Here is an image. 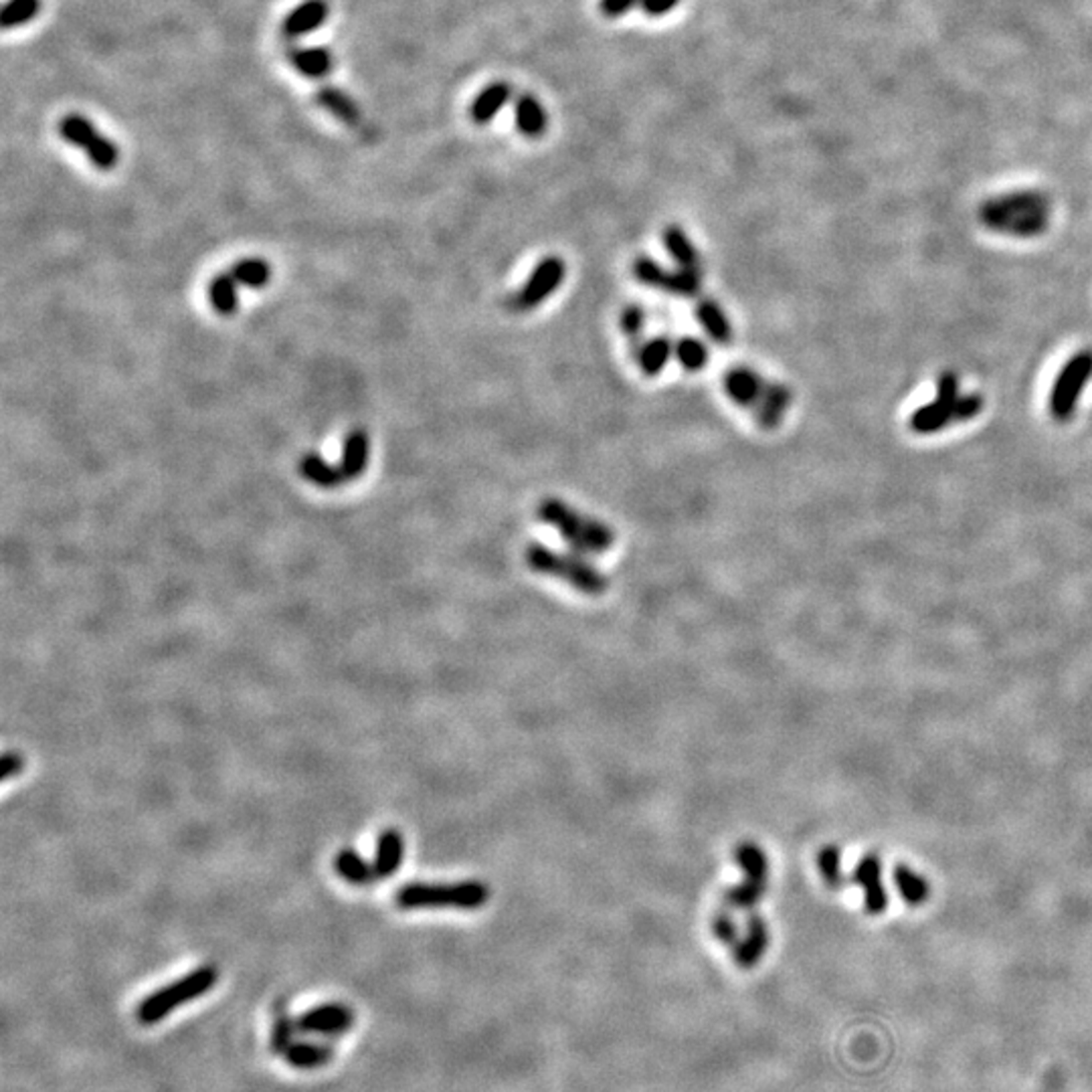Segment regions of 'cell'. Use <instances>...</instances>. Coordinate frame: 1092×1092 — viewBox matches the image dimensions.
<instances>
[{
  "mask_svg": "<svg viewBox=\"0 0 1092 1092\" xmlns=\"http://www.w3.org/2000/svg\"><path fill=\"white\" fill-rule=\"evenodd\" d=\"M768 943H770V935L764 919L757 913L749 915L745 935L735 947V963L741 970L757 968L768 949Z\"/></svg>",
  "mask_w": 1092,
  "mask_h": 1092,
  "instance_id": "e0dca14e",
  "label": "cell"
},
{
  "mask_svg": "<svg viewBox=\"0 0 1092 1092\" xmlns=\"http://www.w3.org/2000/svg\"><path fill=\"white\" fill-rule=\"evenodd\" d=\"M284 1058L298 1070H316L327 1066L334 1058V1050L330 1044L323 1042H294Z\"/></svg>",
  "mask_w": 1092,
  "mask_h": 1092,
  "instance_id": "4316f807",
  "label": "cell"
},
{
  "mask_svg": "<svg viewBox=\"0 0 1092 1092\" xmlns=\"http://www.w3.org/2000/svg\"><path fill=\"white\" fill-rule=\"evenodd\" d=\"M766 384L768 380L761 372H757L753 366H747V364L733 366L723 376V387H725V393L731 397V401L751 411L759 405Z\"/></svg>",
  "mask_w": 1092,
  "mask_h": 1092,
  "instance_id": "4fadbf2b",
  "label": "cell"
},
{
  "mask_svg": "<svg viewBox=\"0 0 1092 1092\" xmlns=\"http://www.w3.org/2000/svg\"><path fill=\"white\" fill-rule=\"evenodd\" d=\"M366 462H368V437L362 429H354L344 439L342 460L338 464L344 484L358 478L364 472Z\"/></svg>",
  "mask_w": 1092,
  "mask_h": 1092,
  "instance_id": "d4e9b609",
  "label": "cell"
},
{
  "mask_svg": "<svg viewBox=\"0 0 1092 1092\" xmlns=\"http://www.w3.org/2000/svg\"><path fill=\"white\" fill-rule=\"evenodd\" d=\"M674 356L686 370H700L709 362V346L696 336H682L674 342Z\"/></svg>",
  "mask_w": 1092,
  "mask_h": 1092,
  "instance_id": "e575fe53",
  "label": "cell"
},
{
  "mask_svg": "<svg viewBox=\"0 0 1092 1092\" xmlns=\"http://www.w3.org/2000/svg\"><path fill=\"white\" fill-rule=\"evenodd\" d=\"M512 98V88L510 84L506 82H494L490 84L488 88H484L476 100L472 102L470 106V117L474 123L478 125H484V123H490L498 111L510 102Z\"/></svg>",
  "mask_w": 1092,
  "mask_h": 1092,
  "instance_id": "603a6c76",
  "label": "cell"
},
{
  "mask_svg": "<svg viewBox=\"0 0 1092 1092\" xmlns=\"http://www.w3.org/2000/svg\"><path fill=\"white\" fill-rule=\"evenodd\" d=\"M564 278H566V264L562 262V257L558 255L543 257L539 266L531 272L529 280L523 284V288L508 298V308L519 314L537 310L562 286Z\"/></svg>",
  "mask_w": 1092,
  "mask_h": 1092,
  "instance_id": "9c48e42d",
  "label": "cell"
},
{
  "mask_svg": "<svg viewBox=\"0 0 1092 1092\" xmlns=\"http://www.w3.org/2000/svg\"><path fill=\"white\" fill-rule=\"evenodd\" d=\"M793 399H795V395H793L791 387H787L785 382L768 380L759 405L753 409L757 425L764 431L777 429L781 425L785 413L793 405Z\"/></svg>",
  "mask_w": 1092,
  "mask_h": 1092,
  "instance_id": "9a60e30c",
  "label": "cell"
},
{
  "mask_svg": "<svg viewBox=\"0 0 1092 1092\" xmlns=\"http://www.w3.org/2000/svg\"><path fill=\"white\" fill-rule=\"evenodd\" d=\"M300 474H302L304 480H308V482H312L320 488H336V486L344 484V480L340 476V470H338V464L330 466L316 454H308L300 462Z\"/></svg>",
  "mask_w": 1092,
  "mask_h": 1092,
  "instance_id": "f1b7e54d",
  "label": "cell"
},
{
  "mask_svg": "<svg viewBox=\"0 0 1092 1092\" xmlns=\"http://www.w3.org/2000/svg\"><path fill=\"white\" fill-rule=\"evenodd\" d=\"M646 320H648V314L639 304H631L621 312V330L629 340V344H633V354L637 352L641 342L646 340L644 338Z\"/></svg>",
  "mask_w": 1092,
  "mask_h": 1092,
  "instance_id": "8d00e7d4",
  "label": "cell"
},
{
  "mask_svg": "<svg viewBox=\"0 0 1092 1092\" xmlns=\"http://www.w3.org/2000/svg\"><path fill=\"white\" fill-rule=\"evenodd\" d=\"M296 1030H298V1021L286 1011L284 1001H278L274 1005V1021H272V1036H270L272 1052L278 1056H284L288 1048L294 1044Z\"/></svg>",
  "mask_w": 1092,
  "mask_h": 1092,
  "instance_id": "f546056e",
  "label": "cell"
},
{
  "mask_svg": "<svg viewBox=\"0 0 1092 1092\" xmlns=\"http://www.w3.org/2000/svg\"><path fill=\"white\" fill-rule=\"evenodd\" d=\"M405 842L397 829H384L376 842V856L372 862L376 878H391L403 864Z\"/></svg>",
  "mask_w": 1092,
  "mask_h": 1092,
  "instance_id": "44dd1931",
  "label": "cell"
},
{
  "mask_svg": "<svg viewBox=\"0 0 1092 1092\" xmlns=\"http://www.w3.org/2000/svg\"><path fill=\"white\" fill-rule=\"evenodd\" d=\"M1090 378H1092V350H1080L1064 364L1050 393V415L1058 423H1066L1072 419L1078 397Z\"/></svg>",
  "mask_w": 1092,
  "mask_h": 1092,
  "instance_id": "ba28073f",
  "label": "cell"
},
{
  "mask_svg": "<svg viewBox=\"0 0 1092 1092\" xmlns=\"http://www.w3.org/2000/svg\"><path fill=\"white\" fill-rule=\"evenodd\" d=\"M662 241L666 251L676 262V268L688 270V272H702L700 251L696 249V245L680 225H668L662 233Z\"/></svg>",
  "mask_w": 1092,
  "mask_h": 1092,
  "instance_id": "7402d4cb",
  "label": "cell"
},
{
  "mask_svg": "<svg viewBox=\"0 0 1092 1092\" xmlns=\"http://www.w3.org/2000/svg\"><path fill=\"white\" fill-rule=\"evenodd\" d=\"M894 884H896L898 892H901L903 901L909 903L911 907H919V905L929 901V896H931L929 880L925 876H921L919 872H915L907 864H896L894 866Z\"/></svg>",
  "mask_w": 1092,
  "mask_h": 1092,
  "instance_id": "83f0119b",
  "label": "cell"
},
{
  "mask_svg": "<svg viewBox=\"0 0 1092 1092\" xmlns=\"http://www.w3.org/2000/svg\"><path fill=\"white\" fill-rule=\"evenodd\" d=\"M59 136L72 146L86 152L98 170H113L119 160L115 142L106 138L98 127L82 113H68L59 119Z\"/></svg>",
  "mask_w": 1092,
  "mask_h": 1092,
  "instance_id": "52a82bcc",
  "label": "cell"
},
{
  "mask_svg": "<svg viewBox=\"0 0 1092 1092\" xmlns=\"http://www.w3.org/2000/svg\"><path fill=\"white\" fill-rule=\"evenodd\" d=\"M982 223L1011 237H1036L1050 223V201L1042 192L1019 190L985 201L980 211Z\"/></svg>",
  "mask_w": 1092,
  "mask_h": 1092,
  "instance_id": "6da1fadb",
  "label": "cell"
},
{
  "mask_svg": "<svg viewBox=\"0 0 1092 1092\" xmlns=\"http://www.w3.org/2000/svg\"><path fill=\"white\" fill-rule=\"evenodd\" d=\"M852 880L864 890L868 915H882L888 907V894L882 882V862L876 854H866L854 868Z\"/></svg>",
  "mask_w": 1092,
  "mask_h": 1092,
  "instance_id": "5bb4252c",
  "label": "cell"
},
{
  "mask_svg": "<svg viewBox=\"0 0 1092 1092\" xmlns=\"http://www.w3.org/2000/svg\"><path fill=\"white\" fill-rule=\"evenodd\" d=\"M633 276L639 284L680 298H694L702 288V272L668 270L646 255H639L633 262Z\"/></svg>",
  "mask_w": 1092,
  "mask_h": 1092,
  "instance_id": "8fae6325",
  "label": "cell"
},
{
  "mask_svg": "<svg viewBox=\"0 0 1092 1092\" xmlns=\"http://www.w3.org/2000/svg\"><path fill=\"white\" fill-rule=\"evenodd\" d=\"M296 1021H298V1032H302V1034H316V1036L334 1038V1036H342L350 1030L352 1023H354V1013L348 1005L338 1003V1001H330V1003L316 1005V1007L304 1011Z\"/></svg>",
  "mask_w": 1092,
  "mask_h": 1092,
  "instance_id": "7c38bea8",
  "label": "cell"
},
{
  "mask_svg": "<svg viewBox=\"0 0 1092 1092\" xmlns=\"http://www.w3.org/2000/svg\"><path fill=\"white\" fill-rule=\"evenodd\" d=\"M41 9H43L41 0H7V5L3 7V15H0L3 29L9 31V29H17L31 23L41 13Z\"/></svg>",
  "mask_w": 1092,
  "mask_h": 1092,
  "instance_id": "d590c367",
  "label": "cell"
},
{
  "mask_svg": "<svg viewBox=\"0 0 1092 1092\" xmlns=\"http://www.w3.org/2000/svg\"><path fill=\"white\" fill-rule=\"evenodd\" d=\"M711 929H713L715 937H717L723 945H727V947H737L739 941H741L739 927H737L733 915L727 913V911H721V913H717V915L713 917Z\"/></svg>",
  "mask_w": 1092,
  "mask_h": 1092,
  "instance_id": "74e56055",
  "label": "cell"
},
{
  "mask_svg": "<svg viewBox=\"0 0 1092 1092\" xmlns=\"http://www.w3.org/2000/svg\"><path fill=\"white\" fill-rule=\"evenodd\" d=\"M633 356L641 372L646 376H658L674 356V342L668 336H654L641 342Z\"/></svg>",
  "mask_w": 1092,
  "mask_h": 1092,
  "instance_id": "484cf974",
  "label": "cell"
},
{
  "mask_svg": "<svg viewBox=\"0 0 1092 1092\" xmlns=\"http://www.w3.org/2000/svg\"><path fill=\"white\" fill-rule=\"evenodd\" d=\"M334 868L350 884H368V882L376 880L374 868L360 854H356L354 850H348V848L336 854Z\"/></svg>",
  "mask_w": 1092,
  "mask_h": 1092,
  "instance_id": "1f68e13d",
  "label": "cell"
},
{
  "mask_svg": "<svg viewBox=\"0 0 1092 1092\" xmlns=\"http://www.w3.org/2000/svg\"><path fill=\"white\" fill-rule=\"evenodd\" d=\"M527 562L535 572L554 576L585 595H603L609 587L607 576L585 558L556 552L539 543L527 548Z\"/></svg>",
  "mask_w": 1092,
  "mask_h": 1092,
  "instance_id": "277c9868",
  "label": "cell"
},
{
  "mask_svg": "<svg viewBox=\"0 0 1092 1092\" xmlns=\"http://www.w3.org/2000/svg\"><path fill=\"white\" fill-rule=\"evenodd\" d=\"M537 514L539 521L552 527L576 554H603L615 543V533L605 523L558 498H545L539 504Z\"/></svg>",
  "mask_w": 1092,
  "mask_h": 1092,
  "instance_id": "7a4b0ae2",
  "label": "cell"
},
{
  "mask_svg": "<svg viewBox=\"0 0 1092 1092\" xmlns=\"http://www.w3.org/2000/svg\"><path fill=\"white\" fill-rule=\"evenodd\" d=\"M229 272L233 274L237 284L247 288H264L272 278L270 264L266 260H260V257H247V260H241Z\"/></svg>",
  "mask_w": 1092,
  "mask_h": 1092,
  "instance_id": "d6a6232c",
  "label": "cell"
},
{
  "mask_svg": "<svg viewBox=\"0 0 1092 1092\" xmlns=\"http://www.w3.org/2000/svg\"><path fill=\"white\" fill-rule=\"evenodd\" d=\"M213 310L221 316H231L237 310V282L231 272L219 274L207 288Z\"/></svg>",
  "mask_w": 1092,
  "mask_h": 1092,
  "instance_id": "4dcf8cb0",
  "label": "cell"
},
{
  "mask_svg": "<svg viewBox=\"0 0 1092 1092\" xmlns=\"http://www.w3.org/2000/svg\"><path fill=\"white\" fill-rule=\"evenodd\" d=\"M23 766H25V761H23V757H21L19 753H7V755L3 757V768H0V777H3V779H11V777H15V775L21 773Z\"/></svg>",
  "mask_w": 1092,
  "mask_h": 1092,
  "instance_id": "60d3db41",
  "label": "cell"
},
{
  "mask_svg": "<svg viewBox=\"0 0 1092 1092\" xmlns=\"http://www.w3.org/2000/svg\"><path fill=\"white\" fill-rule=\"evenodd\" d=\"M680 5V0H639V9L648 17H664Z\"/></svg>",
  "mask_w": 1092,
  "mask_h": 1092,
  "instance_id": "f35d334b",
  "label": "cell"
},
{
  "mask_svg": "<svg viewBox=\"0 0 1092 1092\" xmlns=\"http://www.w3.org/2000/svg\"><path fill=\"white\" fill-rule=\"evenodd\" d=\"M514 123L527 138H541L546 132L548 117L541 100L533 94H521L514 104Z\"/></svg>",
  "mask_w": 1092,
  "mask_h": 1092,
  "instance_id": "ffe728a7",
  "label": "cell"
},
{
  "mask_svg": "<svg viewBox=\"0 0 1092 1092\" xmlns=\"http://www.w3.org/2000/svg\"><path fill=\"white\" fill-rule=\"evenodd\" d=\"M961 395H959V378L953 372H945L939 378L937 397L917 409L911 417V429L921 435L937 433L945 429L951 423H961Z\"/></svg>",
  "mask_w": 1092,
  "mask_h": 1092,
  "instance_id": "30bf717a",
  "label": "cell"
},
{
  "mask_svg": "<svg viewBox=\"0 0 1092 1092\" xmlns=\"http://www.w3.org/2000/svg\"><path fill=\"white\" fill-rule=\"evenodd\" d=\"M735 860L743 870V882L725 892L723 903L733 911H753L768 888V860L764 850L755 842L739 844Z\"/></svg>",
  "mask_w": 1092,
  "mask_h": 1092,
  "instance_id": "8992f818",
  "label": "cell"
},
{
  "mask_svg": "<svg viewBox=\"0 0 1092 1092\" xmlns=\"http://www.w3.org/2000/svg\"><path fill=\"white\" fill-rule=\"evenodd\" d=\"M395 901L401 909H458L478 911L490 901V886L480 880L462 882H411L399 888Z\"/></svg>",
  "mask_w": 1092,
  "mask_h": 1092,
  "instance_id": "3957f363",
  "label": "cell"
},
{
  "mask_svg": "<svg viewBox=\"0 0 1092 1092\" xmlns=\"http://www.w3.org/2000/svg\"><path fill=\"white\" fill-rule=\"evenodd\" d=\"M290 66L308 80H325L334 68V57L327 47H288Z\"/></svg>",
  "mask_w": 1092,
  "mask_h": 1092,
  "instance_id": "ac0fdd59",
  "label": "cell"
},
{
  "mask_svg": "<svg viewBox=\"0 0 1092 1092\" xmlns=\"http://www.w3.org/2000/svg\"><path fill=\"white\" fill-rule=\"evenodd\" d=\"M635 5H639V0H601L599 9L607 19H619L625 13H629Z\"/></svg>",
  "mask_w": 1092,
  "mask_h": 1092,
  "instance_id": "ab89813d",
  "label": "cell"
},
{
  "mask_svg": "<svg viewBox=\"0 0 1092 1092\" xmlns=\"http://www.w3.org/2000/svg\"><path fill=\"white\" fill-rule=\"evenodd\" d=\"M316 104L327 109L328 113H332L338 121L346 123V125H356L360 121V108L358 104L342 90L334 88V86H325L320 88L314 96Z\"/></svg>",
  "mask_w": 1092,
  "mask_h": 1092,
  "instance_id": "cb8c5ba5",
  "label": "cell"
},
{
  "mask_svg": "<svg viewBox=\"0 0 1092 1092\" xmlns=\"http://www.w3.org/2000/svg\"><path fill=\"white\" fill-rule=\"evenodd\" d=\"M817 868L823 878V882L831 890H840L846 884V876L842 870V852L838 846H823L817 854Z\"/></svg>",
  "mask_w": 1092,
  "mask_h": 1092,
  "instance_id": "836d02e7",
  "label": "cell"
},
{
  "mask_svg": "<svg viewBox=\"0 0 1092 1092\" xmlns=\"http://www.w3.org/2000/svg\"><path fill=\"white\" fill-rule=\"evenodd\" d=\"M694 316L700 323L702 330L709 334V338L721 346H729L733 342V325H731V318L727 316L725 308L713 300V298H702L696 308H694Z\"/></svg>",
  "mask_w": 1092,
  "mask_h": 1092,
  "instance_id": "d6986e66",
  "label": "cell"
},
{
  "mask_svg": "<svg viewBox=\"0 0 1092 1092\" xmlns=\"http://www.w3.org/2000/svg\"><path fill=\"white\" fill-rule=\"evenodd\" d=\"M328 0H304L282 23V37L288 41L302 39L328 21Z\"/></svg>",
  "mask_w": 1092,
  "mask_h": 1092,
  "instance_id": "2e32d148",
  "label": "cell"
},
{
  "mask_svg": "<svg viewBox=\"0 0 1092 1092\" xmlns=\"http://www.w3.org/2000/svg\"><path fill=\"white\" fill-rule=\"evenodd\" d=\"M219 980V972L213 966H203L195 972L186 974L184 978L160 987L158 991L150 993L142 999L138 1005L136 1017L142 1025H152L162 1021L168 1013H172L176 1007L184 1005L186 1001L197 999L211 991Z\"/></svg>",
  "mask_w": 1092,
  "mask_h": 1092,
  "instance_id": "5b68a950",
  "label": "cell"
}]
</instances>
